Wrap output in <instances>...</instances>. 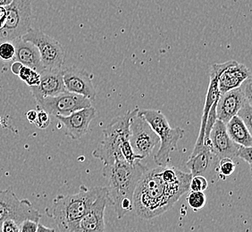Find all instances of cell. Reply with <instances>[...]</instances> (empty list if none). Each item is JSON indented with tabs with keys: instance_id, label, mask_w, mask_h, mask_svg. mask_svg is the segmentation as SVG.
<instances>
[{
	"instance_id": "cell-19",
	"label": "cell",
	"mask_w": 252,
	"mask_h": 232,
	"mask_svg": "<svg viewBox=\"0 0 252 232\" xmlns=\"http://www.w3.org/2000/svg\"><path fill=\"white\" fill-rule=\"evenodd\" d=\"M13 43L15 48L14 61H17L25 66L34 69L39 73L43 70L39 50L35 45L22 39H15Z\"/></svg>"
},
{
	"instance_id": "cell-25",
	"label": "cell",
	"mask_w": 252,
	"mask_h": 232,
	"mask_svg": "<svg viewBox=\"0 0 252 232\" xmlns=\"http://www.w3.org/2000/svg\"><path fill=\"white\" fill-rule=\"evenodd\" d=\"M236 116L245 123L248 129L252 131V104L246 101L242 107L239 109Z\"/></svg>"
},
{
	"instance_id": "cell-30",
	"label": "cell",
	"mask_w": 252,
	"mask_h": 232,
	"mask_svg": "<svg viewBox=\"0 0 252 232\" xmlns=\"http://www.w3.org/2000/svg\"><path fill=\"white\" fill-rule=\"evenodd\" d=\"M39 222L31 219H26L20 223L19 232H36Z\"/></svg>"
},
{
	"instance_id": "cell-6",
	"label": "cell",
	"mask_w": 252,
	"mask_h": 232,
	"mask_svg": "<svg viewBox=\"0 0 252 232\" xmlns=\"http://www.w3.org/2000/svg\"><path fill=\"white\" fill-rule=\"evenodd\" d=\"M7 11L5 25L0 29L1 41H15L21 39L30 28L32 22V7L31 0H13L5 5Z\"/></svg>"
},
{
	"instance_id": "cell-34",
	"label": "cell",
	"mask_w": 252,
	"mask_h": 232,
	"mask_svg": "<svg viewBox=\"0 0 252 232\" xmlns=\"http://www.w3.org/2000/svg\"><path fill=\"white\" fill-rule=\"evenodd\" d=\"M37 114H38V112L36 111V110H30V111L27 112V113L25 114L26 119H27L31 123H34V121H35L36 118H37Z\"/></svg>"
},
{
	"instance_id": "cell-5",
	"label": "cell",
	"mask_w": 252,
	"mask_h": 232,
	"mask_svg": "<svg viewBox=\"0 0 252 232\" xmlns=\"http://www.w3.org/2000/svg\"><path fill=\"white\" fill-rule=\"evenodd\" d=\"M131 116V111H128L124 116L116 117L104 129V138L93 152V156L100 160L104 165H111L117 160H124L120 149L124 142L130 138Z\"/></svg>"
},
{
	"instance_id": "cell-23",
	"label": "cell",
	"mask_w": 252,
	"mask_h": 232,
	"mask_svg": "<svg viewBox=\"0 0 252 232\" xmlns=\"http://www.w3.org/2000/svg\"><path fill=\"white\" fill-rule=\"evenodd\" d=\"M207 202L206 195L204 191H190V193L187 197V203L189 207L194 210L195 212L199 211L205 206Z\"/></svg>"
},
{
	"instance_id": "cell-22",
	"label": "cell",
	"mask_w": 252,
	"mask_h": 232,
	"mask_svg": "<svg viewBox=\"0 0 252 232\" xmlns=\"http://www.w3.org/2000/svg\"><path fill=\"white\" fill-rule=\"evenodd\" d=\"M11 71L12 73H15V75H17L20 78V80L24 82L25 84H27L29 87L39 85L40 75L39 72H37L36 70L25 66L19 62L15 61L11 66Z\"/></svg>"
},
{
	"instance_id": "cell-3",
	"label": "cell",
	"mask_w": 252,
	"mask_h": 232,
	"mask_svg": "<svg viewBox=\"0 0 252 232\" xmlns=\"http://www.w3.org/2000/svg\"><path fill=\"white\" fill-rule=\"evenodd\" d=\"M102 189V187L89 189L82 185L77 193L58 196L52 204L46 208V214L53 220L60 232H73Z\"/></svg>"
},
{
	"instance_id": "cell-9",
	"label": "cell",
	"mask_w": 252,
	"mask_h": 232,
	"mask_svg": "<svg viewBox=\"0 0 252 232\" xmlns=\"http://www.w3.org/2000/svg\"><path fill=\"white\" fill-rule=\"evenodd\" d=\"M41 214L32 206L28 199H19L11 189L0 190V232L2 223L6 219H13L22 223L26 219L39 222Z\"/></svg>"
},
{
	"instance_id": "cell-21",
	"label": "cell",
	"mask_w": 252,
	"mask_h": 232,
	"mask_svg": "<svg viewBox=\"0 0 252 232\" xmlns=\"http://www.w3.org/2000/svg\"><path fill=\"white\" fill-rule=\"evenodd\" d=\"M213 156L209 145H204L203 148L198 154L190 155L186 165L190 171L191 176L206 174L210 168Z\"/></svg>"
},
{
	"instance_id": "cell-33",
	"label": "cell",
	"mask_w": 252,
	"mask_h": 232,
	"mask_svg": "<svg viewBox=\"0 0 252 232\" xmlns=\"http://www.w3.org/2000/svg\"><path fill=\"white\" fill-rule=\"evenodd\" d=\"M6 15H7V11L5 6H0V29H2L5 25Z\"/></svg>"
},
{
	"instance_id": "cell-35",
	"label": "cell",
	"mask_w": 252,
	"mask_h": 232,
	"mask_svg": "<svg viewBox=\"0 0 252 232\" xmlns=\"http://www.w3.org/2000/svg\"><path fill=\"white\" fill-rule=\"evenodd\" d=\"M55 231H56L55 229L46 227V226H44V225H42V224H40V223H39V224H38V228H37V232H55Z\"/></svg>"
},
{
	"instance_id": "cell-27",
	"label": "cell",
	"mask_w": 252,
	"mask_h": 232,
	"mask_svg": "<svg viewBox=\"0 0 252 232\" xmlns=\"http://www.w3.org/2000/svg\"><path fill=\"white\" fill-rule=\"evenodd\" d=\"M209 187V182L203 175L192 176L189 181V189L190 191H205Z\"/></svg>"
},
{
	"instance_id": "cell-7",
	"label": "cell",
	"mask_w": 252,
	"mask_h": 232,
	"mask_svg": "<svg viewBox=\"0 0 252 232\" xmlns=\"http://www.w3.org/2000/svg\"><path fill=\"white\" fill-rule=\"evenodd\" d=\"M21 39L32 42L36 46L39 50L40 62L43 69H62L65 58V51L63 46L57 39L39 29L32 28H30Z\"/></svg>"
},
{
	"instance_id": "cell-17",
	"label": "cell",
	"mask_w": 252,
	"mask_h": 232,
	"mask_svg": "<svg viewBox=\"0 0 252 232\" xmlns=\"http://www.w3.org/2000/svg\"><path fill=\"white\" fill-rule=\"evenodd\" d=\"M246 101L247 98L240 87L221 94L217 104V119L226 123L237 115L239 109Z\"/></svg>"
},
{
	"instance_id": "cell-11",
	"label": "cell",
	"mask_w": 252,
	"mask_h": 232,
	"mask_svg": "<svg viewBox=\"0 0 252 232\" xmlns=\"http://www.w3.org/2000/svg\"><path fill=\"white\" fill-rule=\"evenodd\" d=\"M210 73L218 77L219 91L221 94L240 85L251 76V72L244 64L238 63L235 60H230L221 63H214L210 68Z\"/></svg>"
},
{
	"instance_id": "cell-20",
	"label": "cell",
	"mask_w": 252,
	"mask_h": 232,
	"mask_svg": "<svg viewBox=\"0 0 252 232\" xmlns=\"http://www.w3.org/2000/svg\"><path fill=\"white\" fill-rule=\"evenodd\" d=\"M228 135L232 141L238 145L244 146H252V131L248 129L247 126L237 116L232 117L225 123Z\"/></svg>"
},
{
	"instance_id": "cell-15",
	"label": "cell",
	"mask_w": 252,
	"mask_h": 232,
	"mask_svg": "<svg viewBox=\"0 0 252 232\" xmlns=\"http://www.w3.org/2000/svg\"><path fill=\"white\" fill-rule=\"evenodd\" d=\"M209 145L214 156L218 159L235 158L239 145L231 140L223 121L217 119L209 134Z\"/></svg>"
},
{
	"instance_id": "cell-1",
	"label": "cell",
	"mask_w": 252,
	"mask_h": 232,
	"mask_svg": "<svg viewBox=\"0 0 252 232\" xmlns=\"http://www.w3.org/2000/svg\"><path fill=\"white\" fill-rule=\"evenodd\" d=\"M191 177V174L174 166L148 169L133 195V209L137 215L151 220L168 211L189 190Z\"/></svg>"
},
{
	"instance_id": "cell-31",
	"label": "cell",
	"mask_w": 252,
	"mask_h": 232,
	"mask_svg": "<svg viewBox=\"0 0 252 232\" xmlns=\"http://www.w3.org/2000/svg\"><path fill=\"white\" fill-rule=\"evenodd\" d=\"M240 87L242 88L243 94L245 97L247 98V100L249 102H251L252 104V75L249 76V77L243 82L241 85Z\"/></svg>"
},
{
	"instance_id": "cell-32",
	"label": "cell",
	"mask_w": 252,
	"mask_h": 232,
	"mask_svg": "<svg viewBox=\"0 0 252 232\" xmlns=\"http://www.w3.org/2000/svg\"><path fill=\"white\" fill-rule=\"evenodd\" d=\"M2 232H19V224L13 219H6L1 225Z\"/></svg>"
},
{
	"instance_id": "cell-26",
	"label": "cell",
	"mask_w": 252,
	"mask_h": 232,
	"mask_svg": "<svg viewBox=\"0 0 252 232\" xmlns=\"http://www.w3.org/2000/svg\"><path fill=\"white\" fill-rule=\"evenodd\" d=\"M15 56V45L11 41L0 42V59L4 62L13 61Z\"/></svg>"
},
{
	"instance_id": "cell-10",
	"label": "cell",
	"mask_w": 252,
	"mask_h": 232,
	"mask_svg": "<svg viewBox=\"0 0 252 232\" xmlns=\"http://www.w3.org/2000/svg\"><path fill=\"white\" fill-rule=\"evenodd\" d=\"M38 107L51 116H68L73 112L92 107V101L72 92L65 91L53 97H43L36 100Z\"/></svg>"
},
{
	"instance_id": "cell-14",
	"label": "cell",
	"mask_w": 252,
	"mask_h": 232,
	"mask_svg": "<svg viewBox=\"0 0 252 232\" xmlns=\"http://www.w3.org/2000/svg\"><path fill=\"white\" fill-rule=\"evenodd\" d=\"M63 84L65 89L74 94L87 97L91 101L96 98L93 76L83 69L68 67L63 69Z\"/></svg>"
},
{
	"instance_id": "cell-16",
	"label": "cell",
	"mask_w": 252,
	"mask_h": 232,
	"mask_svg": "<svg viewBox=\"0 0 252 232\" xmlns=\"http://www.w3.org/2000/svg\"><path fill=\"white\" fill-rule=\"evenodd\" d=\"M39 85L30 87L34 98L37 100L43 97H53L60 93L67 91L63 80V69L46 70L39 72Z\"/></svg>"
},
{
	"instance_id": "cell-12",
	"label": "cell",
	"mask_w": 252,
	"mask_h": 232,
	"mask_svg": "<svg viewBox=\"0 0 252 232\" xmlns=\"http://www.w3.org/2000/svg\"><path fill=\"white\" fill-rule=\"evenodd\" d=\"M107 202V188L104 187L87 212L79 221L73 232H105V211Z\"/></svg>"
},
{
	"instance_id": "cell-13",
	"label": "cell",
	"mask_w": 252,
	"mask_h": 232,
	"mask_svg": "<svg viewBox=\"0 0 252 232\" xmlns=\"http://www.w3.org/2000/svg\"><path fill=\"white\" fill-rule=\"evenodd\" d=\"M96 116V109L93 107H85L74 111L68 116H57L59 120L65 128V134L73 141H78L86 135L90 124Z\"/></svg>"
},
{
	"instance_id": "cell-18",
	"label": "cell",
	"mask_w": 252,
	"mask_h": 232,
	"mask_svg": "<svg viewBox=\"0 0 252 232\" xmlns=\"http://www.w3.org/2000/svg\"><path fill=\"white\" fill-rule=\"evenodd\" d=\"M209 88L208 92L206 95L205 98V104H204L203 115L201 118V124H200V129H199V136L196 141V144L194 146L193 151L191 153V155H194L198 154L200 150L203 148V139L205 135V129H206V123L208 120V116H209V110L213 106L215 102L219 100V97L221 95V93L219 91V83H218V77L216 74L213 73H210L209 75Z\"/></svg>"
},
{
	"instance_id": "cell-28",
	"label": "cell",
	"mask_w": 252,
	"mask_h": 232,
	"mask_svg": "<svg viewBox=\"0 0 252 232\" xmlns=\"http://www.w3.org/2000/svg\"><path fill=\"white\" fill-rule=\"evenodd\" d=\"M34 124L41 130L47 129L50 124V117H49V114L47 112L44 111L43 109H40L37 114V118L34 121Z\"/></svg>"
},
{
	"instance_id": "cell-4",
	"label": "cell",
	"mask_w": 252,
	"mask_h": 232,
	"mask_svg": "<svg viewBox=\"0 0 252 232\" xmlns=\"http://www.w3.org/2000/svg\"><path fill=\"white\" fill-rule=\"evenodd\" d=\"M138 113L149 122L159 138V148L154 156L156 164L158 166L168 165L171 154L176 149L178 141L184 138L185 131L181 127L172 128L165 115L159 110L139 109Z\"/></svg>"
},
{
	"instance_id": "cell-37",
	"label": "cell",
	"mask_w": 252,
	"mask_h": 232,
	"mask_svg": "<svg viewBox=\"0 0 252 232\" xmlns=\"http://www.w3.org/2000/svg\"><path fill=\"white\" fill-rule=\"evenodd\" d=\"M0 125H1V124H0Z\"/></svg>"
},
{
	"instance_id": "cell-2",
	"label": "cell",
	"mask_w": 252,
	"mask_h": 232,
	"mask_svg": "<svg viewBox=\"0 0 252 232\" xmlns=\"http://www.w3.org/2000/svg\"><path fill=\"white\" fill-rule=\"evenodd\" d=\"M104 165L103 176L107 181V199L117 218L122 219L133 210L136 187L148 168L140 161L129 164L125 160H117L111 165Z\"/></svg>"
},
{
	"instance_id": "cell-29",
	"label": "cell",
	"mask_w": 252,
	"mask_h": 232,
	"mask_svg": "<svg viewBox=\"0 0 252 232\" xmlns=\"http://www.w3.org/2000/svg\"><path fill=\"white\" fill-rule=\"evenodd\" d=\"M236 157H240L244 161H246L250 165V167L252 168V146L239 145L237 152H236Z\"/></svg>"
},
{
	"instance_id": "cell-8",
	"label": "cell",
	"mask_w": 252,
	"mask_h": 232,
	"mask_svg": "<svg viewBox=\"0 0 252 232\" xmlns=\"http://www.w3.org/2000/svg\"><path fill=\"white\" fill-rule=\"evenodd\" d=\"M139 108L131 110L129 122L131 147L136 154L141 155L144 159L151 155L156 145L159 143V138L151 128L149 122L138 113Z\"/></svg>"
},
{
	"instance_id": "cell-24",
	"label": "cell",
	"mask_w": 252,
	"mask_h": 232,
	"mask_svg": "<svg viewBox=\"0 0 252 232\" xmlns=\"http://www.w3.org/2000/svg\"><path fill=\"white\" fill-rule=\"evenodd\" d=\"M235 168H236V165L233 162V158L224 157V158L219 159V174L222 177V179H224L226 177L231 176L235 171Z\"/></svg>"
},
{
	"instance_id": "cell-36",
	"label": "cell",
	"mask_w": 252,
	"mask_h": 232,
	"mask_svg": "<svg viewBox=\"0 0 252 232\" xmlns=\"http://www.w3.org/2000/svg\"><path fill=\"white\" fill-rule=\"evenodd\" d=\"M13 0H0V6H5L12 3Z\"/></svg>"
}]
</instances>
